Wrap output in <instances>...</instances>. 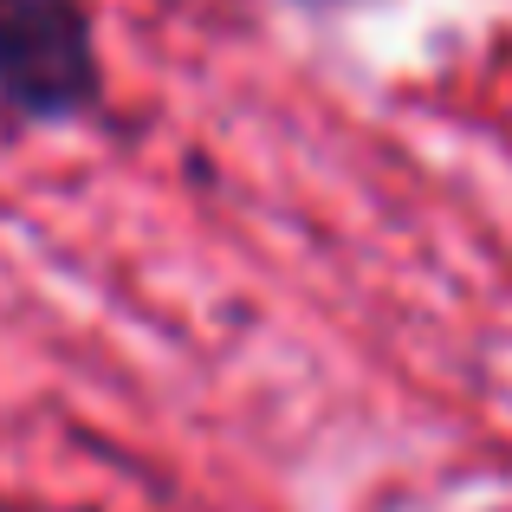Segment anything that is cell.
<instances>
[{"mask_svg":"<svg viewBox=\"0 0 512 512\" xmlns=\"http://www.w3.org/2000/svg\"><path fill=\"white\" fill-rule=\"evenodd\" d=\"M104 65L85 0H0V104L33 124L98 111Z\"/></svg>","mask_w":512,"mask_h":512,"instance_id":"6da1fadb","label":"cell"}]
</instances>
